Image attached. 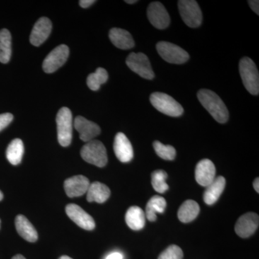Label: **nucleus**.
I'll return each mask as SVG.
<instances>
[{
    "label": "nucleus",
    "instance_id": "33",
    "mask_svg": "<svg viewBox=\"0 0 259 259\" xmlns=\"http://www.w3.org/2000/svg\"><path fill=\"white\" fill-rule=\"evenodd\" d=\"M95 0H81L79 1L80 6L82 8H88L95 3Z\"/></svg>",
    "mask_w": 259,
    "mask_h": 259
},
{
    "label": "nucleus",
    "instance_id": "22",
    "mask_svg": "<svg viewBox=\"0 0 259 259\" xmlns=\"http://www.w3.org/2000/svg\"><path fill=\"white\" fill-rule=\"evenodd\" d=\"M125 221L131 229L140 231L146 224V214L141 207L133 206L126 212Z\"/></svg>",
    "mask_w": 259,
    "mask_h": 259
},
{
    "label": "nucleus",
    "instance_id": "39",
    "mask_svg": "<svg viewBox=\"0 0 259 259\" xmlns=\"http://www.w3.org/2000/svg\"><path fill=\"white\" fill-rule=\"evenodd\" d=\"M3 192L0 191V201L3 200Z\"/></svg>",
    "mask_w": 259,
    "mask_h": 259
},
{
    "label": "nucleus",
    "instance_id": "21",
    "mask_svg": "<svg viewBox=\"0 0 259 259\" xmlns=\"http://www.w3.org/2000/svg\"><path fill=\"white\" fill-rule=\"evenodd\" d=\"M15 227L20 236L28 242H35L37 240V233L32 223L22 214L15 218Z\"/></svg>",
    "mask_w": 259,
    "mask_h": 259
},
{
    "label": "nucleus",
    "instance_id": "12",
    "mask_svg": "<svg viewBox=\"0 0 259 259\" xmlns=\"http://www.w3.org/2000/svg\"><path fill=\"white\" fill-rule=\"evenodd\" d=\"M258 225V214L254 212H248L238 220L235 226V231L241 238H248L256 231Z\"/></svg>",
    "mask_w": 259,
    "mask_h": 259
},
{
    "label": "nucleus",
    "instance_id": "35",
    "mask_svg": "<svg viewBox=\"0 0 259 259\" xmlns=\"http://www.w3.org/2000/svg\"><path fill=\"white\" fill-rule=\"evenodd\" d=\"M253 188H254V190L256 191V192H259V179L256 178L254 180V182H253Z\"/></svg>",
    "mask_w": 259,
    "mask_h": 259
},
{
    "label": "nucleus",
    "instance_id": "37",
    "mask_svg": "<svg viewBox=\"0 0 259 259\" xmlns=\"http://www.w3.org/2000/svg\"><path fill=\"white\" fill-rule=\"evenodd\" d=\"M125 2L126 3H127V4H134V3H137L138 1H136V0H132V1H130V0H126Z\"/></svg>",
    "mask_w": 259,
    "mask_h": 259
},
{
    "label": "nucleus",
    "instance_id": "5",
    "mask_svg": "<svg viewBox=\"0 0 259 259\" xmlns=\"http://www.w3.org/2000/svg\"><path fill=\"white\" fill-rule=\"evenodd\" d=\"M81 156L85 161L98 167H104L107 163L106 148L101 141L97 140H93L83 146Z\"/></svg>",
    "mask_w": 259,
    "mask_h": 259
},
{
    "label": "nucleus",
    "instance_id": "19",
    "mask_svg": "<svg viewBox=\"0 0 259 259\" xmlns=\"http://www.w3.org/2000/svg\"><path fill=\"white\" fill-rule=\"evenodd\" d=\"M226 184V181L224 177H216L212 183L206 187L203 196L204 202L208 205L215 203L222 194Z\"/></svg>",
    "mask_w": 259,
    "mask_h": 259
},
{
    "label": "nucleus",
    "instance_id": "30",
    "mask_svg": "<svg viewBox=\"0 0 259 259\" xmlns=\"http://www.w3.org/2000/svg\"><path fill=\"white\" fill-rule=\"evenodd\" d=\"M183 256L181 248L178 245H171L162 252L158 259H182Z\"/></svg>",
    "mask_w": 259,
    "mask_h": 259
},
{
    "label": "nucleus",
    "instance_id": "10",
    "mask_svg": "<svg viewBox=\"0 0 259 259\" xmlns=\"http://www.w3.org/2000/svg\"><path fill=\"white\" fill-rule=\"evenodd\" d=\"M147 15L150 23L155 28L163 30L169 25V15L164 6L159 2H153L149 5Z\"/></svg>",
    "mask_w": 259,
    "mask_h": 259
},
{
    "label": "nucleus",
    "instance_id": "31",
    "mask_svg": "<svg viewBox=\"0 0 259 259\" xmlns=\"http://www.w3.org/2000/svg\"><path fill=\"white\" fill-rule=\"evenodd\" d=\"M13 120V115L11 113H3L0 115V131L10 125Z\"/></svg>",
    "mask_w": 259,
    "mask_h": 259
},
{
    "label": "nucleus",
    "instance_id": "3",
    "mask_svg": "<svg viewBox=\"0 0 259 259\" xmlns=\"http://www.w3.org/2000/svg\"><path fill=\"white\" fill-rule=\"evenodd\" d=\"M58 141L63 147H67L72 140V114L67 107H62L56 115Z\"/></svg>",
    "mask_w": 259,
    "mask_h": 259
},
{
    "label": "nucleus",
    "instance_id": "26",
    "mask_svg": "<svg viewBox=\"0 0 259 259\" xmlns=\"http://www.w3.org/2000/svg\"><path fill=\"white\" fill-rule=\"evenodd\" d=\"M24 146L22 140L16 139L11 141L7 148L6 156L10 163L13 165H18L23 158Z\"/></svg>",
    "mask_w": 259,
    "mask_h": 259
},
{
    "label": "nucleus",
    "instance_id": "17",
    "mask_svg": "<svg viewBox=\"0 0 259 259\" xmlns=\"http://www.w3.org/2000/svg\"><path fill=\"white\" fill-rule=\"evenodd\" d=\"M113 148L116 157L122 163H127L134 158L132 145L122 133H118L116 135Z\"/></svg>",
    "mask_w": 259,
    "mask_h": 259
},
{
    "label": "nucleus",
    "instance_id": "36",
    "mask_svg": "<svg viewBox=\"0 0 259 259\" xmlns=\"http://www.w3.org/2000/svg\"><path fill=\"white\" fill-rule=\"evenodd\" d=\"M12 259H26L25 258V257L23 256V255L18 254L15 255L14 257H13V258Z\"/></svg>",
    "mask_w": 259,
    "mask_h": 259
},
{
    "label": "nucleus",
    "instance_id": "38",
    "mask_svg": "<svg viewBox=\"0 0 259 259\" xmlns=\"http://www.w3.org/2000/svg\"><path fill=\"white\" fill-rule=\"evenodd\" d=\"M59 259H73L71 258V257L68 256V255H62Z\"/></svg>",
    "mask_w": 259,
    "mask_h": 259
},
{
    "label": "nucleus",
    "instance_id": "16",
    "mask_svg": "<svg viewBox=\"0 0 259 259\" xmlns=\"http://www.w3.org/2000/svg\"><path fill=\"white\" fill-rule=\"evenodd\" d=\"M52 30V23L47 18L39 19L32 28L30 41L34 47H39L47 40Z\"/></svg>",
    "mask_w": 259,
    "mask_h": 259
},
{
    "label": "nucleus",
    "instance_id": "27",
    "mask_svg": "<svg viewBox=\"0 0 259 259\" xmlns=\"http://www.w3.org/2000/svg\"><path fill=\"white\" fill-rule=\"evenodd\" d=\"M108 79L107 71L103 68H98L95 73L89 75L87 83L88 88L93 91L100 90L102 84L107 82Z\"/></svg>",
    "mask_w": 259,
    "mask_h": 259
},
{
    "label": "nucleus",
    "instance_id": "11",
    "mask_svg": "<svg viewBox=\"0 0 259 259\" xmlns=\"http://www.w3.org/2000/svg\"><path fill=\"white\" fill-rule=\"evenodd\" d=\"M68 217L82 229L93 231L95 228V222L93 217L85 212L76 204H69L66 207Z\"/></svg>",
    "mask_w": 259,
    "mask_h": 259
},
{
    "label": "nucleus",
    "instance_id": "6",
    "mask_svg": "<svg viewBox=\"0 0 259 259\" xmlns=\"http://www.w3.org/2000/svg\"><path fill=\"white\" fill-rule=\"evenodd\" d=\"M179 10L182 20L190 28L200 26L202 22V13L199 5L194 0H180L178 2Z\"/></svg>",
    "mask_w": 259,
    "mask_h": 259
},
{
    "label": "nucleus",
    "instance_id": "23",
    "mask_svg": "<svg viewBox=\"0 0 259 259\" xmlns=\"http://www.w3.org/2000/svg\"><path fill=\"white\" fill-rule=\"evenodd\" d=\"M199 204L194 200L185 201L181 205L178 211V218L182 223H188L193 221L197 217L199 213Z\"/></svg>",
    "mask_w": 259,
    "mask_h": 259
},
{
    "label": "nucleus",
    "instance_id": "8",
    "mask_svg": "<svg viewBox=\"0 0 259 259\" xmlns=\"http://www.w3.org/2000/svg\"><path fill=\"white\" fill-rule=\"evenodd\" d=\"M126 64L130 69L144 79L151 80L154 78L149 59L143 53H131L126 59Z\"/></svg>",
    "mask_w": 259,
    "mask_h": 259
},
{
    "label": "nucleus",
    "instance_id": "40",
    "mask_svg": "<svg viewBox=\"0 0 259 259\" xmlns=\"http://www.w3.org/2000/svg\"><path fill=\"white\" fill-rule=\"evenodd\" d=\"M0 226H1V221H0Z\"/></svg>",
    "mask_w": 259,
    "mask_h": 259
},
{
    "label": "nucleus",
    "instance_id": "2",
    "mask_svg": "<svg viewBox=\"0 0 259 259\" xmlns=\"http://www.w3.org/2000/svg\"><path fill=\"white\" fill-rule=\"evenodd\" d=\"M242 81L248 93L253 95L259 93V74L256 66L251 59L244 57L239 63Z\"/></svg>",
    "mask_w": 259,
    "mask_h": 259
},
{
    "label": "nucleus",
    "instance_id": "28",
    "mask_svg": "<svg viewBox=\"0 0 259 259\" xmlns=\"http://www.w3.org/2000/svg\"><path fill=\"white\" fill-rule=\"evenodd\" d=\"M167 177L166 172L163 170H156L151 175V184L153 189L158 193H164L168 190V185L166 182Z\"/></svg>",
    "mask_w": 259,
    "mask_h": 259
},
{
    "label": "nucleus",
    "instance_id": "32",
    "mask_svg": "<svg viewBox=\"0 0 259 259\" xmlns=\"http://www.w3.org/2000/svg\"><path fill=\"white\" fill-rule=\"evenodd\" d=\"M248 5H249L250 8L251 10L256 13L257 15L259 14V2L258 0H251V1H248Z\"/></svg>",
    "mask_w": 259,
    "mask_h": 259
},
{
    "label": "nucleus",
    "instance_id": "24",
    "mask_svg": "<svg viewBox=\"0 0 259 259\" xmlns=\"http://www.w3.org/2000/svg\"><path fill=\"white\" fill-rule=\"evenodd\" d=\"M166 207V199L160 196L151 197L146 207V217L150 222H154L157 219L156 213H163Z\"/></svg>",
    "mask_w": 259,
    "mask_h": 259
},
{
    "label": "nucleus",
    "instance_id": "20",
    "mask_svg": "<svg viewBox=\"0 0 259 259\" xmlns=\"http://www.w3.org/2000/svg\"><path fill=\"white\" fill-rule=\"evenodd\" d=\"M111 192L107 186L101 182H95L90 184L87 192V199L88 202L102 204L106 202Z\"/></svg>",
    "mask_w": 259,
    "mask_h": 259
},
{
    "label": "nucleus",
    "instance_id": "15",
    "mask_svg": "<svg viewBox=\"0 0 259 259\" xmlns=\"http://www.w3.org/2000/svg\"><path fill=\"white\" fill-rule=\"evenodd\" d=\"M90 185V180L86 177L78 175L65 181L64 190L68 197L73 198L86 194Z\"/></svg>",
    "mask_w": 259,
    "mask_h": 259
},
{
    "label": "nucleus",
    "instance_id": "34",
    "mask_svg": "<svg viewBox=\"0 0 259 259\" xmlns=\"http://www.w3.org/2000/svg\"><path fill=\"white\" fill-rule=\"evenodd\" d=\"M106 259H123V255L118 252H115L107 255Z\"/></svg>",
    "mask_w": 259,
    "mask_h": 259
},
{
    "label": "nucleus",
    "instance_id": "1",
    "mask_svg": "<svg viewBox=\"0 0 259 259\" xmlns=\"http://www.w3.org/2000/svg\"><path fill=\"white\" fill-rule=\"evenodd\" d=\"M197 98L202 106L220 123H226L229 118V112L223 100L217 94L209 90H200Z\"/></svg>",
    "mask_w": 259,
    "mask_h": 259
},
{
    "label": "nucleus",
    "instance_id": "14",
    "mask_svg": "<svg viewBox=\"0 0 259 259\" xmlns=\"http://www.w3.org/2000/svg\"><path fill=\"white\" fill-rule=\"evenodd\" d=\"M215 175V166L210 160L204 158L197 163L195 168V179L199 185L207 187L216 178Z\"/></svg>",
    "mask_w": 259,
    "mask_h": 259
},
{
    "label": "nucleus",
    "instance_id": "13",
    "mask_svg": "<svg viewBox=\"0 0 259 259\" xmlns=\"http://www.w3.org/2000/svg\"><path fill=\"white\" fill-rule=\"evenodd\" d=\"M74 125L75 129L79 133L80 139L84 142L93 141L101 133L100 126L81 116L75 118Z\"/></svg>",
    "mask_w": 259,
    "mask_h": 259
},
{
    "label": "nucleus",
    "instance_id": "25",
    "mask_svg": "<svg viewBox=\"0 0 259 259\" xmlns=\"http://www.w3.org/2000/svg\"><path fill=\"white\" fill-rule=\"evenodd\" d=\"M12 55V37L9 30H0V62H9Z\"/></svg>",
    "mask_w": 259,
    "mask_h": 259
},
{
    "label": "nucleus",
    "instance_id": "9",
    "mask_svg": "<svg viewBox=\"0 0 259 259\" xmlns=\"http://www.w3.org/2000/svg\"><path fill=\"white\" fill-rule=\"evenodd\" d=\"M69 49L67 46H59L49 54L42 63V69L47 74L55 72L67 61Z\"/></svg>",
    "mask_w": 259,
    "mask_h": 259
},
{
    "label": "nucleus",
    "instance_id": "29",
    "mask_svg": "<svg viewBox=\"0 0 259 259\" xmlns=\"http://www.w3.org/2000/svg\"><path fill=\"white\" fill-rule=\"evenodd\" d=\"M153 146L156 154L160 158L164 160H168V161H171L176 157V150L173 146H166V145L161 144V142L158 141H154Z\"/></svg>",
    "mask_w": 259,
    "mask_h": 259
},
{
    "label": "nucleus",
    "instance_id": "18",
    "mask_svg": "<svg viewBox=\"0 0 259 259\" xmlns=\"http://www.w3.org/2000/svg\"><path fill=\"white\" fill-rule=\"evenodd\" d=\"M109 37L115 47L122 50H128L134 47L132 35L123 29L114 28L109 32Z\"/></svg>",
    "mask_w": 259,
    "mask_h": 259
},
{
    "label": "nucleus",
    "instance_id": "4",
    "mask_svg": "<svg viewBox=\"0 0 259 259\" xmlns=\"http://www.w3.org/2000/svg\"><path fill=\"white\" fill-rule=\"evenodd\" d=\"M150 101L156 110L171 117H180L183 114V107L173 97L165 93H154L150 97Z\"/></svg>",
    "mask_w": 259,
    "mask_h": 259
},
{
    "label": "nucleus",
    "instance_id": "7",
    "mask_svg": "<svg viewBox=\"0 0 259 259\" xmlns=\"http://www.w3.org/2000/svg\"><path fill=\"white\" fill-rule=\"evenodd\" d=\"M156 50L162 59L170 64H185L190 59L187 51L171 42H158L156 45Z\"/></svg>",
    "mask_w": 259,
    "mask_h": 259
}]
</instances>
